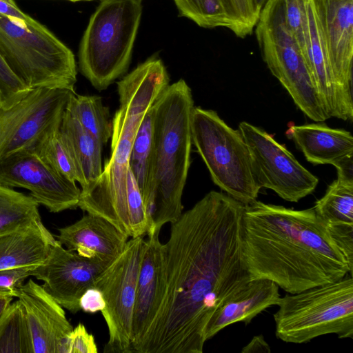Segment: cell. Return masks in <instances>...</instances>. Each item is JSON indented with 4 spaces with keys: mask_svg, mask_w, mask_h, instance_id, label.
Returning a JSON list of instances; mask_svg holds the SVG:
<instances>
[{
    "mask_svg": "<svg viewBox=\"0 0 353 353\" xmlns=\"http://www.w3.org/2000/svg\"><path fill=\"white\" fill-rule=\"evenodd\" d=\"M245 205L210 191L171 223L163 244L159 312L136 353H201L208 322L250 281L243 255Z\"/></svg>",
    "mask_w": 353,
    "mask_h": 353,
    "instance_id": "1",
    "label": "cell"
},
{
    "mask_svg": "<svg viewBox=\"0 0 353 353\" xmlns=\"http://www.w3.org/2000/svg\"><path fill=\"white\" fill-rule=\"evenodd\" d=\"M243 255L250 281L270 280L290 294L352 274L313 208L298 210L257 200L245 205Z\"/></svg>",
    "mask_w": 353,
    "mask_h": 353,
    "instance_id": "2",
    "label": "cell"
},
{
    "mask_svg": "<svg viewBox=\"0 0 353 353\" xmlns=\"http://www.w3.org/2000/svg\"><path fill=\"white\" fill-rule=\"evenodd\" d=\"M169 85L162 61L151 57L117 82L119 108L112 121L110 158L93 185L81 192L78 208L101 216L131 237L127 177L134 140L147 112Z\"/></svg>",
    "mask_w": 353,
    "mask_h": 353,
    "instance_id": "3",
    "label": "cell"
},
{
    "mask_svg": "<svg viewBox=\"0 0 353 353\" xmlns=\"http://www.w3.org/2000/svg\"><path fill=\"white\" fill-rule=\"evenodd\" d=\"M194 101L183 79L169 85L152 107L153 142L142 192L150 232L181 215L190 165Z\"/></svg>",
    "mask_w": 353,
    "mask_h": 353,
    "instance_id": "4",
    "label": "cell"
},
{
    "mask_svg": "<svg viewBox=\"0 0 353 353\" xmlns=\"http://www.w3.org/2000/svg\"><path fill=\"white\" fill-rule=\"evenodd\" d=\"M0 54L29 89L75 92L77 72L73 52L37 20L23 25L0 14Z\"/></svg>",
    "mask_w": 353,
    "mask_h": 353,
    "instance_id": "5",
    "label": "cell"
},
{
    "mask_svg": "<svg viewBox=\"0 0 353 353\" xmlns=\"http://www.w3.org/2000/svg\"><path fill=\"white\" fill-rule=\"evenodd\" d=\"M142 14L141 0H102L79 50V68L92 86L105 90L126 72Z\"/></svg>",
    "mask_w": 353,
    "mask_h": 353,
    "instance_id": "6",
    "label": "cell"
},
{
    "mask_svg": "<svg viewBox=\"0 0 353 353\" xmlns=\"http://www.w3.org/2000/svg\"><path fill=\"white\" fill-rule=\"evenodd\" d=\"M274 314L276 336L286 343H305L329 334L353 338V279L343 278L280 297Z\"/></svg>",
    "mask_w": 353,
    "mask_h": 353,
    "instance_id": "7",
    "label": "cell"
},
{
    "mask_svg": "<svg viewBox=\"0 0 353 353\" xmlns=\"http://www.w3.org/2000/svg\"><path fill=\"white\" fill-rule=\"evenodd\" d=\"M191 137L215 185L245 205L256 201L261 188L254 181L249 150L239 130L230 127L216 112L194 107Z\"/></svg>",
    "mask_w": 353,
    "mask_h": 353,
    "instance_id": "8",
    "label": "cell"
},
{
    "mask_svg": "<svg viewBox=\"0 0 353 353\" xmlns=\"http://www.w3.org/2000/svg\"><path fill=\"white\" fill-rule=\"evenodd\" d=\"M255 34L263 61L309 119L330 118L314 86L303 55L289 30L281 0H268L261 9Z\"/></svg>",
    "mask_w": 353,
    "mask_h": 353,
    "instance_id": "9",
    "label": "cell"
},
{
    "mask_svg": "<svg viewBox=\"0 0 353 353\" xmlns=\"http://www.w3.org/2000/svg\"><path fill=\"white\" fill-rule=\"evenodd\" d=\"M144 236L131 238L122 252L101 273L94 288L105 302L101 311L108 328L103 352L132 353V325Z\"/></svg>",
    "mask_w": 353,
    "mask_h": 353,
    "instance_id": "10",
    "label": "cell"
},
{
    "mask_svg": "<svg viewBox=\"0 0 353 353\" xmlns=\"http://www.w3.org/2000/svg\"><path fill=\"white\" fill-rule=\"evenodd\" d=\"M239 130L249 150L254 181L261 189H270L290 202H298L315 190L318 178L272 136L245 121L239 123Z\"/></svg>",
    "mask_w": 353,
    "mask_h": 353,
    "instance_id": "11",
    "label": "cell"
},
{
    "mask_svg": "<svg viewBox=\"0 0 353 353\" xmlns=\"http://www.w3.org/2000/svg\"><path fill=\"white\" fill-rule=\"evenodd\" d=\"M72 92L35 88L12 108H4L0 101V161L32 149L45 132L60 127Z\"/></svg>",
    "mask_w": 353,
    "mask_h": 353,
    "instance_id": "12",
    "label": "cell"
},
{
    "mask_svg": "<svg viewBox=\"0 0 353 353\" xmlns=\"http://www.w3.org/2000/svg\"><path fill=\"white\" fill-rule=\"evenodd\" d=\"M287 26L305 59L314 86L330 117L352 121L340 99L312 0H283Z\"/></svg>",
    "mask_w": 353,
    "mask_h": 353,
    "instance_id": "13",
    "label": "cell"
},
{
    "mask_svg": "<svg viewBox=\"0 0 353 353\" xmlns=\"http://www.w3.org/2000/svg\"><path fill=\"white\" fill-rule=\"evenodd\" d=\"M0 184L22 188L50 212L78 208L81 190L43 161L32 149L14 153L0 161Z\"/></svg>",
    "mask_w": 353,
    "mask_h": 353,
    "instance_id": "14",
    "label": "cell"
},
{
    "mask_svg": "<svg viewBox=\"0 0 353 353\" xmlns=\"http://www.w3.org/2000/svg\"><path fill=\"white\" fill-rule=\"evenodd\" d=\"M312 2L340 99L353 118V0Z\"/></svg>",
    "mask_w": 353,
    "mask_h": 353,
    "instance_id": "15",
    "label": "cell"
},
{
    "mask_svg": "<svg viewBox=\"0 0 353 353\" xmlns=\"http://www.w3.org/2000/svg\"><path fill=\"white\" fill-rule=\"evenodd\" d=\"M110 263L81 256L65 249L57 239L46 260L35 269L33 276L43 281V288L59 305L76 314L81 310L82 294L94 288L97 279Z\"/></svg>",
    "mask_w": 353,
    "mask_h": 353,
    "instance_id": "16",
    "label": "cell"
},
{
    "mask_svg": "<svg viewBox=\"0 0 353 353\" xmlns=\"http://www.w3.org/2000/svg\"><path fill=\"white\" fill-rule=\"evenodd\" d=\"M15 297L24 309L34 353H68L73 327L63 307L31 279L16 290Z\"/></svg>",
    "mask_w": 353,
    "mask_h": 353,
    "instance_id": "17",
    "label": "cell"
},
{
    "mask_svg": "<svg viewBox=\"0 0 353 353\" xmlns=\"http://www.w3.org/2000/svg\"><path fill=\"white\" fill-rule=\"evenodd\" d=\"M161 230L144 241L138 275L132 325V352L144 339L160 308L164 289L163 244Z\"/></svg>",
    "mask_w": 353,
    "mask_h": 353,
    "instance_id": "18",
    "label": "cell"
},
{
    "mask_svg": "<svg viewBox=\"0 0 353 353\" xmlns=\"http://www.w3.org/2000/svg\"><path fill=\"white\" fill-rule=\"evenodd\" d=\"M58 231L57 239L68 250L109 263L122 252L129 238L105 219L88 213Z\"/></svg>",
    "mask_w": 353,
    "mask_h": 353,
    "instance_id": "19",
    "label": "cell"
},
{
    "mask_svg": "<svg viewBox=\"0 0 353 353\" xmlns=\"http://www.w3.org/2000/svg\"><path fill=\"white\" fill-rule=\"evenodd\" d=\"M279 286L268 279L250 281L242 288L227 297L214 312L205 330L206 341L224 327L238 322L245 325L268 307L276 305Z\"/></svg>",
    "mask_w": 353,
    "mask_h": 353,
    "instance_id": "20",
    "label": "cell"
},
{
    "mask_svg": "<svg viewBox=\"0 0 353 353\" xmlns=\"http://www.w3.org/2000/svg\"><path fill=\"white\" fill-rule=\"evenodd\" d=\"M313 208L353 268V185L336 179Z\"/></svg>",
    "mask_w": 353,
    "mask_h": 353,
    "instance_id": "21",
    "label": "cell"
},
{
    "mask_svg": "<svg viewBox=\"0 0 353 353\" xmlns=\"http://www.w3.org/2000/svg\"><path fill=\"white\" fill-rule=\"evenodd\" d=\"M56 241L41 220L0 234V270L42 264Z\"/></svg>",
    "mask_w": 353,
    "mask_h": 353,
    "instance_id": "22",
    "label": "cell"
},
{
    "mask_svg": "<svg viewBox=\"0 0 353 353\" xmlns=\"http://www.w3.org/2000/svg\"><path fill=\"white\" fill-rule=\"evenodd\" d=\"M285 134L306 160L314 165H332L341 157L353 154L352 135L343 129L332 128L324 123L292 125Z\"/></svg>",
    "mask_w": 353,
    "mask_h": 353,
    "instance_id": "23",
    "label": "cell"
},
{
    "mask_svg": "<svg viewBox=\"0 0 353 353\" xmlns=\"http://www.w3.org/2000/svg\"><path fill=\"white\" fill-rule=\"evenodd\" d=\"M60 130L74 160L81 192H85L97 181L103 171V144L85 131L67 109Z\"/></svg>",
    "mask_w": 353,
    "mask_h": 353,
    "instance_id": "24",
    "label": "cell"
},
{
    "mask_svg": "<svg viewBox=\"0 0 353 353\" xmlns=\"http://www.w3.org/2000/svg\"><path fill=\"white\" fill-rule=\"evenodd\" d=\"M181 16L205 28L222 27L242 38L230 0H174Z\"/></svg>",
    "mask_w": 353,
    "mask_h": 353,
    "instance_id": "25",
    "label": "cell"
},
{
    "mask_svg": "<svg viewBox=\"0 0 353 353\" xmlns=\"http://www.w3.org/2000/svg\"><path fill=\"white\" fill-rule=\"evenodd\" d=\"M66 109L82 128L103 145L111 138L112 123L108 107L99 96L77 95L72 92Z\"/></svg>",
    "mask_w": 353,
    "mask_h": 353,
    "instance_id": "26",
    "label": "cell"
},
{
    "mask_svg": "<svg viewBox=\"0 0 353 353\" xmlns=\"http://www.w3.org/2000/svg\"><path fill=\"white\" fill-rule=\"evenodd\" d=\"M39 205L30 194L0 184V234L41 221Z\"/></svg>",
    "mask_w": 353,
    "mask_h": 353,
    "instance_id": "27",
    "label": "cell"
},
{
    "mask_svg": "<svg viewBox=\"0 0 353 353\" xmlns=\"http://www.w3.org/2000/svg\"><path fill=\"white\" fill-rule=\"evenodd\" d=\"M0 353H34L24 309L19 300L0 316Z\"/></svg>",
    "mask_w": 353,
    "mask_h": 353,
    "instance_id": "28",
    "label": "cell"
},
{
    "mask_svg": "<svg viewBox=\"0 0 353 353\" xmlns=\"http://www.w3.org/2000/svg\"><path fill=\"white\" fill-rule=\"evenodd\" d=\"M60 127L45 132L32 150L57 172L70 181L78 182L74 162Z\"/></svg>",
    "mask_w": 353,
    "mask_h": 353,
    "instance_id": "29",
    "label": "cell"
},
{
    "mask_svg": "<svg viewBox=\"0 0 353 353\" xmlns=\"http://www.w3.org/2000/svg\"><path fill=\"white\" fill-rule=\"evenodd\" d=\"M152 107L145 114L137 130L129 161L130 168L139 184L141 193L146 182L153 142L154 126Z\"/></svg>",
    "mask_w": 353,
    "mask_h": 353,
    "instance_id": "30",
    "label": "cell"
},
{
    "mask_svg": "<svg viewBox=\"0 0 353 353\" xmlns=\"http://www.w3.org/2000/svg\"><path fill=\"white\" fill-rule=\"evenodd\" d=\"M13 73L0 54V101L6 108L21 102L30 92Z\"/></svg>",
    "mask_w": 353,
    "mask_h": 353,
    "instance_id": "31",
    "label": "cell"
},
{
    "mask_svg": "<svg viewBox=\"0 0 353 353\" xmlns=\"http://www.w3.org/2000/svg\"><path fill=\"white\" fill-rule=\"evenodd\" d=\"M239 23L242 38L250 34L256 26L259 12L253 0H230Z\"/></svg>",
    "mask_w": 353,
    "mask_h": 353,
    "instance_id": "32",
    "label": "cell"
},
{
    "mask_svg": "<svg viewBox=\"0 0 353 353\" xmlns=\"http://www.w3.org/2000/svg\"><path fill=\"white\" fill-rule=\"evenodd\" d=\"M38 265L0 270V293H12L15 297L16 290L29 276H33Z\"/></svg>",
    "mask_w": 353,
    "mask_h": 353,
    "instance_id": "33",
    "label": "cell"
},
{
    "mask_svg": "<svg viewBox=\"0 0 353 353\" xmlns=\"http://www.w3.org/2000/svg\"><path fill=\"white\" fill-rule=\"evenodd\" d=\"M97 346L92 334L79 323L69 335L68 353H97Z\"/></svg>",
    "mask_w": 353,
    "mask_h": 353,
    "instance_id": "34",
    "label": "cell"
},
{
    "mask_svg": "<svg viewBox=\"0 0 353 353\" xmlns=\"http://www.w3.org/2000/svg\"><path fill=\"white\" fill-rule=\"evenodd\" d=\"M79 305L83 311L94 313L102 311L105 307V302L101 291L96 288H91L82 294Z\"/></svg>",
    "mask_w": 353,
    "mask_h": 353,
    "instance_id": "35",
    "label": "cell"
},
{
    "mask_svg": "<svg viewBox=\"0 0 353 353\" xmlns=\"http://www.w3.org/2000/svg\"><path fill=\"white\" fill-rule=\"evenodd\" d=\"M0 14L23 25L34 20L20 10L14 0H0Z\"/></svg>",
    "mask_w": 353,
    "mask_h": 353,
    "instance_id": "36",
    "label": "cell"
},
{
    "mask_svg": "<svg viewBox=\"0 0 353 353\" xmlns=\"http://www.w3.org/2000/svg\"><path fill=\"white\" fill-rule=\"evenodd\" d=\"M332 165L336 169L337 180L348 185H353V154L341 157Z\"/></svg>",
    "mask_w": 353,
    "mask_h": 353,
    "instance_id": "37",
    "label": "cell"
},
{
    "mask_svg": "<svg viewBox=\"0 0 353 353\" xmlns=\"http://www.w3.org/2000/svg\"><path fill=\"white\" fill-rule=\"evenodd\" d=\"M270 352V347L262 335L254 336L250 343L243 347L241 350L242 353H269Z\"/></svg>",
    "mask_w": 353,
    "mask_h": 353,
    "instance_id": "38",
    "label": "cell"
},
{
    "mask_svg": "<svg viewBox=\"0 0 353 353\" xmlns=\"http://www.w3.org/2000/svg\"><path fill=\"white\" fill-rule=\"evenodd\" d=\"M14 296L12 293H0V316L12 301Z\"/></svg>",
    "mask_w": 353,
    "mask_h": 353,
    "instance_id": "39",
    "label": "cell"
},
{
    "mask_svg": "<svg viewBox=\"0 0 353 353\" xmlns=\"http://www.w3.org/2000/svg\"><path fill=\"white\" fill-rule=\"evenodd\" d=\"M268 1V0H253L256 9L259 13Z\"/></svg>",
    "mask_w": 353,
    "mask_h": 353,
    "instance_id": "40",
    "label": "cell"
},
{
    "mask_svg": "<svg viewBox=\"0 0 353 353\" xmlns=\"http://www.w3.org/2000/svg\"><path fill=\"white\" fill-rule=\"evenodd\" d=\"M68 1H83V0H68Z\"/></svg>",
    "mask_w": 353,
    "mask_h": 353,
    "instance_id": "41",
    "label": "cell"
}]
</instances>
